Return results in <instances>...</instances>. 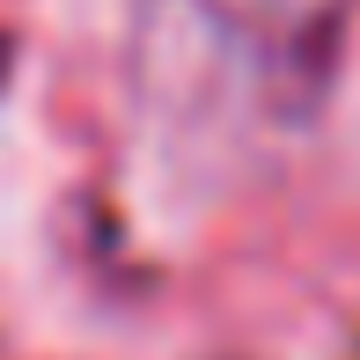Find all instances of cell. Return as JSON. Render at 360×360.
<instances>
[{
	"label": "cell",
	"mask_w": 360,
	"mask_h": 360,
	"mask_svg": "<svg viewBox=\"0 0 360 360\" xmlns=\"http://www.w3.org/2000/svg\"><path fill=\"white\" fill-rule=\"evenodd\" d=\"M199 8H214L228 30H243V37L302 44V37H316V30H331L346 0H199Z\"/></svg>",
	"instance_id": "6da1fadb"
},
{
	"label": "cell",
	"mask_w": 360,
	"mask_h": 360,
	"mask_svg": "<svg viewBox=\"0 0 360 360\" xmlns=\"http://www.w3.org/2000/svg\"><path fill=\"white\" fill-rule=\"evenodd\" d=\"M8 74H15V44H8V30H0V89H8Z\"/></svg>",
	"instance_id": "7a4b0ae2"
}]
</instances>
